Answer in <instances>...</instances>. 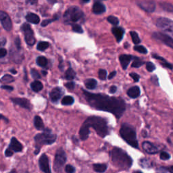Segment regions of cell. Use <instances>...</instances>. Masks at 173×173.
<instances>
[{"label": "cell", "instance_id": "15", "mask_svg": "<svg viewBox=\"0 0 173 173\" xmlns=\"http://www.w3.org/2000/svg\"><path fill=\"white\" fill-rule=\"evenodd\" d=\"M11 100L14 104L19 106L22 108H24L25 109L31 110V105L29 100L26 98H19V97H15V98H11Z\"/></svg>", "mask_w": 173, "mask_h": 173}, {"label": "cell", "instance_id": "6", "mask_svg": "<svg viewBox=\"0 0 173 173\" xmlns=\"http://www.w3.org/2000/svg\"><path fill=\"white\" fill-rule=\"evenodd\" d=\"M83 16L82 10L77 6H71L64 14V23L66 24H71L76 23L81 19Z\"/></svg>", "mask_w": 173, "mask_h": 173}, {"label": "cell", "instance_id": "28", "mask_svg": "<svg viewBox=\"0 0 173 173\" xmlns=\"http://www.w3.org/2000/svg\"><path fill=\"white\" fill-rule=\"evenodd\" d=\"M160 6L162 10H164L166 12H173V5L168 2H161L160 3Z\"/></svg>", "mask_w": 173, "mask_h": 173}, {"label": "cell", "instance_id": "24", "mask_svg": "<svg viewBox=\"0 0 173 173\" xmlns=\"http://www.w3.org/2000/svg\"><path fill=\"white\" fill-rule=\"evenodd\" d=\"M107 165L106 164H94L93 165V168L94 171L99 173H103L107 170Z\"/></svg>", "mask_w": 173, "mask_h": 173}, {"label": "cell", "instance_id": "9", "mask_svg": "<svg viewBox=\"0 0 173 173\" xmlns=\"http://www.w3.org/2000/svg\"><path fill=\"white\" fill-rule=\"evenodd\" d=\"M21 31L23 32L24 40L27 44L29 46L34 45L36 42V39L35 38L34 32L32 30L30 25L27 23H24L21 26Z\"/></svg>", "mask_w": 173, "mask_h": 173}, {"label": "cell", "instance_id": "58", "mask_svg": "<svg viewBox=\"0 0 173 173\" xmlns=\"http://www.w3.org/2000/svg\"><path fill=\"white\" fill-rule=\"evenodd\" d=\"M8 173H17V172H16V171L15 170V169H13L12 171H11L10 172H8Z\"/></svg>", "mask_w": 173, "mask_h": 173}, {"label": "cell", "instance_id": "14", "mask_svg": "<svg viewBox=\"0 0 173 173\" xmlns=\"http://www.w3.org/2000/svg\"><path fill=\"white\" fill-rule=\"evenodd\" d=\"M64 94V91L58 86L53 88L49 93L50 99L53 102H57Z\"/></svg>", "mask_w": 173, "mask_h": 173}, {"label": "cell", "instance_id": "50", "mask_svg": "<svg viewBox=\"0 0 173 173\" xmlns=\"http://www.w3.org/2000/svg\"><path fill=\"white\" fill-rule=\"evenodd\" d=\"M160 169L162 171H165L166 172L173 173V166H171V167H162L160 168Z\"/></svg>", "mask_w": 173, "mask_h": 173}, {"label": "cell", "instance_id": "22", "mask_svg": "<svg viewBox=\"0 0 173 173\" xmlns=\"http://www.w3.org/2000/svg\"><path fill=\"white\" fill-rule=\"evenodd\" d=\"M26 20L31 23L37 24L40 22V18L36 14L31 12L27 14V15L26 16Z\"/></svg>", "mask_w": 173, "mask_h": 173}, {"label": "cell", "instance_id": "13", "mask_svg": "<svg viewBox=\"0 0 173 173\" xmlns=\"http://www.w3.org/2000/svg\"><path fill=\"white\" fill-rule=\"evenodd\" d=\"M0 20H1V23L3 28L7 31H10L12 30V21L8 14L6 13L3 11L0 12Z\"/></svg>", "mask_w": 173, "mask_h": 173}, {"label": "cell", "instance_id": "60", "mask_svg": "<svg viewBox=\"0 0 173 173\" xmlns=\"http://www.w3.org/2000/svg\"><path fill=\"white\" fill-rule=\"evenodd\" d=\"M42 73H43V75H46V74H47V72H45V71H42Z\"/></svg>", "mask_w": 173, "mask_h": 173}, {"label": "cell", "instance_id": "31", "mask_svg": "<svg viewBox=\"0 0 173 173\" xmlns=\"http://www.w3.org/2000/svg\"><path fill=\"white\" fill-rule=\"evenodd\" d=\"M130 34H131V37H132L133 42L134 43L135 45H137V44H139V43H140L141 40H140V39H139V37L138 34L137 33V32H135V31H131V32H130Z\"/></svg>", "mask_w": 173, "mask_h": 173}, {"label": "cell", "instance_id": "44", "mask_svg": "<svg viewBox=\"0 0 173 173\" xmlns=\"http://www.w3.org/2000/svg\"><path fill=\"white\" fill-rule=\"evenodd\" d=\"M140 165L143 168H148L150 167V162L147 159H141L140 160Z\"/></svg>", "mask_w": 173, "mask_h": 173}, {"label": "cell", "instance_id": "39", "mask_svg": "<svg viewBox=\"0 0 173 173\" xmlns=\"http://www.w3.org/2000/svg\"><path fill=\"white\" fill-rule=\"evenodd\" d=\"M58 18H59L58 16L56 15V18H53V19H48V20H43V21L42 22V23H41V26H42V27H46L47 25H48L49 24L53 23V21H55V20L58 19Z\"/></svg>", "mask_w": 173, "mask_h": 173}, {"label": "cell", "instance_id": "45", "mask_svg": "<svg viewBox=\"0 0 173 173\" xmlns=\"http://www.w3.org/2000/svg\"><path fill=\"white\" fill-rule=\"evenodd\" d=\"M14 43H15L16 49L19 50V51H20L21 49V44H20V39L19 37H16V39H14Z\"/></svg>", "mask_w": 173, "mask_h": 173}, {"label": "cell", "instance_id": "37", "mask_svg": "<svg viewBox=\"0 0 173 173\" xmlns=\"http://www.w3.org/2000/svg\"><path fill=\"white\" fill-rule=\"evenodd\" d=\"M134 49L135 51L141 53H143V54H146L147 53V49L145 48V47L143 45H135L134 47Z\"/></svg>", "mask_w": 173, "mask_h": 173}, {"label": "cell", "instance_id": "36", "mask_svg": "<svg viewBox=\"0 0 173 173\" xmlns=\"http://www.w3.org/2000/svg\"><path fill=\"white\" fill-rule=\"evenodd\" d=\"M107 20L110 23H111L112 24L114 25V26H116V25L118 24L119 23V20L117 19L116 16H110L108 17Z\"/></svg>", "mask_w": 173, "mask_h": 173}, {"label": "cell", "instance_id": "55", "mask_svg": "<svg viewBox=\"0 0 173 173\" xmlns=\"http://www.w3.org/2000/svg\"><path fill=\"white\" fill-rule=\"evenodd\" d=\"M116 74V71H113L108 75V79H112V78H114L115 77V75Z\"/></svg>", "mask_w": 173, "mask_h": 173}, {"label": "cell", "instance_id": "19", "mask_svg": "<svg viewBox=\"0 0 173 173\" xmlns=\"http://www.w3.org/2000/svg\"><path fill=\"white\" fill-rule=\"evenodd\" d=\"M112 32L116 37V41L118 43L122 41L124 35V30L121 27H113L112 28Z\"/></svg>", "mask_w": 173, "mask_h": 173}, {"label": "cell", "instance_id": "42", "mask_svg": "<svg viewBox=\"0 0 173 173\" xmlns=\"http://www.w3.org/2000/svg\"><path fill=\"white\" fill-rule=\"evenodd\" d=\"M31 74L32 77L34 79H35L36 81H37V79H39V78H41L40 74H39V73H38V72L36 70H35V69L31 70Z\"/></svg>", "mask_w": 173, "mask_h": 173}, {"label": "cell", "instance_id": "51", "mask_svg": "<svg viewBox=\"0 0 173 173\" xmlns=\"http://www.w3.org/2000/svg\"><path fill=\"white\" fill-rule=\"evenodd\" d=\"M13 154H14V151L9 148L7 149L5 151V156L6 157H11L12 156H13Z\"/></svg>", "mask_w": 173, "mask_h": 173}, {"label": "cell", "instance_id": "61", "mask_svg": "<svg viewBox=\"0 0 173 173\" xmlns=\"http://www.w3.org/2000/svg\"><path fill=\"white\" fill-rule=\"evenodd\" d=\"M133 173H143V172H141V171H135V172H134Z\"/></svg>", "mask_w": 173, "mask_h": 173}, {"label": "cell", "instance_id": "52", "mask_svg": "<svg viewBox=\"0 0 173 173\" xmlns=\"http://www.w3.org/2000/svg\"><path fill=\"white\" fill-rule=\"evenodd\" d=\"M6 54H7V51L6 49L3 48L0 49V57H1V58H3V57H5L6 56Z\"/></svg>", "mask_w": 173, "mask_h": 173}, {"label": "cell", "instance_id": "2", "mask_svg": "<svg viewBox=\"0 0 173 173\" xmlns=\"http://www.w3.org/2000/svg\"><path fill=\"white\" fill-rule=\"evenodd\" d=\"M90 127L94 129L97 135L102 138L105 137L108 134V127L106 119L99 116H90L82 123L79 131V136L82 141L88 139Z\"/></svg>", "mask_w": 173, "mask_h": 173}, {"label": "cell", "instance_id": "10", "mask_svg": "<svg viewBox=\"0 0 173 173\" xmlns=\"http://www.w3.org/2000/svg\"><path fill=\"white\" fill-rule=\"evenodd\" d=\"M152 37L156 40L163 43L164 44L173 49V38L171 37L167 34L160 32H155L152 35Z\"/></svg>", "mask_w": 173, "mask_h": 173}, {"label": "cell", "instance_id": "3", "mask_svg": "<svg viewBox=\"0 0 173 173\" xmlns=\"http://www.w3.org/2000/svg\"><path fill=\"white\" fill-rule=\"evenodd\" d=\"M112 162L115 167L122 169L129 170L133 164V160L125 151L118 147H114L110 151Z\"/></svg>", "mask_w": 173, "mask_h": 173}, {"label": "cell", "instance_id": "11", "mask_svg": "<svg viewBox=\"0 0 173 173\" xmlns=\"http://www.w3.org/2000/svg\"><path fill=\"white\" fill-rule=\"evenodd\" d=\"M139 8L147 12H154L156 10V3L151 0H143L137 2Z\"/></svg>", "mask_w": 173, "mask_h": 173}, {"label": "cell", "instance_id": "23", "mask_svg": "<svg viewBox=\"0 0 173 173\" xmlns=\"http://www.w3.org/2000/svg\"><path fill=\"white\" fill-rule=\"evenodd\" d=\"M34 125L35 127L39 131L44 129V124H43V122L41 118L39 116H35L34 118Z\"/></svg>", "mask_w": 173, "mask_h": 173}, {"label": "cell", "instance_id": "5", "mask_svg": "<svg viewBox=\"0 0 173 173\" xmlns=\"http://www.w3.org/2000/svg\"><path fill=\"white\" fill-rule=\"evenodd\" d=\"M120 135L129 145L134 148H138L139 143L137 139V133L133 126L127 123L122 124L120 130Z\"/></svg>", "mask_w": 173, "mask_h": 173}, {"label": "cell", "instance_id": "8", "mask_svg": "<svg viewBox=\"0 0 173 173\" xmlns=\"http://www.w3.org/2000/svg\"><path fill=\"white\" fill-rule=\"evenodd\" d=\"M156 24L162 31L167 32L173 36V20L167 18H159L156 20Z\"/></svg>", "mask_w": 173, "mask_h": 173}, {"label": "cell", "instance_id": "7", "mask_svg": "<svg viewBox=\"0 0 173 173\" xmlns=\"http://www.w3.org/2000/svg\"><path fill=\"white\" fill-rule=\"evenodd\" d=\"M66 162V155L62 148H59L56 151L54 158L53 168L56 172L60 171Z\"/></svg>", "mask_w": 173, "mask_h": 173}, {"label": "cell", "instance_id": "54", "mask_svg": "<svg viewBox=\"0 0 173 173\" xmlns=\"http://www.w3.org/2000/svg\"><path fill=\"white\" fill-rule=\"evenodd\" d=\"M116 91H117V87L116 86L113 85L110 88V93H116Z\"/></svg>", "mask_w": 173, "mask_h": 173}, {"label": "cell", "instance_id": "16", "mask_svg": "<svg viewBox=\"0 0 173 173\" xmlns=\"http://www.w3.org/2000/svg\"><path fill=\"white\" fill-rule=\"evenodd\" d=\"M8 148L14 151V152H20L23 149V146L16 138L12 137L11 139Z\"/></svg>", "mask_w": 173, "mask_h": 173}, {"label": "cell", "instance_id": "59", "mask_svg": "<svg viewBox=\"0 0 173 173\" xmlns=\"http://www.w3.org/2000/svg\"><path fill=\"white\" fill-rule=\"evenodd\" d=\"M1 118H3V120H6V122H8V120H7V118H4V117H3V115H2V114L1 115Z\"/></svg>", "mask_w": 173, "mask_h": 173}, {"label": "cell", "instance_id": "40", "mask_svg": "<svg viewBox=\"0 0 173 173\" xmlns=\"http://www.w3.org/2000/svg\"><path fill=\"white\" fill-rule=\"evenodd\" d=\"M76 171L75 168L70 164H68L65 167V172L66 173H74Z\"/></svg>", "mask_w": 173, "mask_h": 173}, {"label": "cell", "instance_id": "29", "mask_svg": "<svg viewBox=\"0 0 173 173\" xmlns=\"http://www.w3.org/2000/svg\"><path fill=\"white\" fill-rule=\"evenodd\" d=\"M74 102V98L72 96L67 95L63 97V99H62V104L64 106H70L73 104Z\"/></svg>", "mask_w": 173, "mask_h": 173}, {"label": "cell", "instance_id": "4", "mask_svg": "<svg viewBox=\"0 0 173 173\" xmlns=\"http://www.w3.org/2000/svg\"><path fill=\"white\" fill-rule=\"evenodd\" d=\"M56 135L52 133L50 129H45L44 131L40 134H37L35 137V154L37 155L42 146L44 145H52L56 140Z\"/></svg>", "mask_w": 173, "mask_h": 173}, {"label": "cell", "instance_id": "57", "mask_svg": "<svg viewBox=\"0 0 173 173\" xmlns=\"http://www.w3.org/2000/svg\"><path fill=\"white\" fill-rule=\"evenodd\" d=\"M10 71V73H12L13 74H16L17 73V71L14 69H11Z\"/></svg>", "mask_w": 173, "mask_h": 173}, {"label": "cell", "instance_id": "21", "mask_svg": "<svg viewBox=\"0 0 173 173\" xmlns=\"http://www.w3.org/2000/svg\"><path fill=\"white\" fill-rule=\"evenodd\" d=\"M127 95L131 98H137L140 95V89L138 86H133L127 91Z\"/></svg>", "mask_w": 173, "mask_h": 173}, {"label": "cell", "instance_id": "41", "mask_svg": "<svg viewBox=\"0 0 173 173\" xmlns=\"http://www.w3.org/2000/svg\"><path fill=\"white\" fill-rule=\"evenodd\" d=\"M160 159L162 160H167L170 159L171 156H170V154L167 152H166V151H162V152L160 153Z\"/></svg>", "mask_w": 173, "mask_h": 173}, {"label": "cell", "instance_id": "27", "mask_svg": "<svg viewBox=\"0 0 173 173\" xmlns=\"http://www.w3.org/2000/svg\"><path fill=\"white\" fill-rule=\"evenodd\" d=\"M76 73L71 67L68 68L65 73V78L68 81H72L75 78Z\"/></svg>", "mask_w": 173, "mask_h": 173}, {"label": "cell", "instance_id": "25", "mask_svg": "<svg viewBox=\"0 0 173 173\" xmlns=\"http://www.w3.org/2000/svg\"><path fill=\"white\" fill-rule=\"evenodd\" d=\"M97 85V82L95 79L88 78L85 81V85L88 89H94Z\"/></svg>", "mask_w": 173, "mask_h": 173}, {"label": "cell", "instance_id": "34", "mask_svg": "<svg viewBox=\"0 0 173 173\" xmlns=\"http://www.w3.org/2000/svg\"><path fill=\"white\" fill-rule=\"evenodd\" d=\"M2 81L3 82H7V83H9V82H14V78L10 74H5L3 75L2 78Z\"/></svg>", "mask_w": 173, "mask_h": 173}, {"label": "cell", "instance_id": "56", "mask_svg": "<svg viewBox=\"0 0 173 173\" xmlns=\"http://www.w3.org/2000/svg\"><path fill=\"white\" fill-rule=\"evenodd\" d=\"M6 39L4 38V37L2 38V39H1V45L4 46L6 45Z\"/></svg>", "mask_w": 173, "mask_h": 173}, {"label": "cell", "instance_id": "46", "mask_svg": "<svg viewBox=\"0 0 173 173\" xmlns=\"http://www.w3.org/2000/svg\"><path fill=\"white\" fill-rule=\"evenodd\" d=\"M129 75H130V77H131L133 79V81H134L135 82H138L139 81L140 76L137 73H130Z\"/></svg>", "mask_w": 173, "mask_h": 173}, {"label": "cell", "instance_id": "32", "mask_svg": "<svg viewBox=\"0 0 173 173\" xmlns=\"http://www.w3.org/2000/svg\"><path fill=\"white\" fill-rule=\"evenodd\" d=\"M49 43L46 41H41L38 43L37 48L39 51H44L47 48H49Z\"/></svg>", "mask_w": 173, "mask_h": 173}, {"label": "cell", "instance_id": "20", "mask_svg": "<svg viewBox=\"0 0 173 173\" xmlns=\"http://www.w3.org/2000/svg\"><path fill=\"white\" fill-rule=\"evenodd\" d=\"M93 12L95 14H101L106 12V7L100 2H95L93 6Z\"/></svg>", "mask_w": 173, "mask_h": 173}, {"label": "cell", "instance_id": "26", "mask_svg": "<svg viewBox=\"0 0 173 173\" xmlns=\"http://www.w3.org/2000/svg\"><path fill=\"white\" fill-rule=\"evenodd\" d=\"M31 86L32 91L35 92H39L41 91L43 87V84L39 81H35L34 82H32L31 84Z\"/></svg>", "mask_w": 173, "mask_h": 173}, {"label": "cell", "instance_id": "49", "mask_svg": "<svg viewBox=\"0 0 173 173\" xmlns=\"http://www.w3.org/2000/svg\"><path fill=\"white\" fill-rule=\"evenodd\" d=\"M151 81L155 85H157V86L159 85V82H158V78L156 75L152 76V77H151Z\"/></svg>", "mask_w": 173, "mask_h": 173}, {"label": "cell", "instance_id": "18", "mask_svg": "<svg viewBox=\"0 0 173 173\" xmlns=\"http://www.w3.org/2000/svg\"><path fill=\"white\" fill-rule=\"evenodd\" d=\"M133 58H134V57L132 56L127 55V54H122V55L120 56L119 60H120L122 68H123L124 70L127 69L130 62L133 60Z\"/></svg>", "mask_w": 173, "mask_h": 173}, {"label": "cell", "instance_id": "48", "mask_svg": "<svg viewBox=\"0 0 173 173\" xmlns=\"http://www.w3.org/2000/svg\"><path fill=\"white\" fill-rule=\"evenodd\" d=\"M65 86H66V87L69 90H73V89H74V86H75V83L74 82L70 81V82H67V83L65 84Z\"/></svg>", "mask_w": 173, "mask_h": 173}, {"label": "cell", "instance_id": "33", "mask_svg": "<svg viewBox=\"0 0 173 173\" xmlns=\"http://www.w3.org/2000/svg\"><path fill=\"white\" fill-rule=\"evenodd\" d=\"M143 64H144L143 61L140 60L139 58H138V57H135V60H134V61H133L131 66L134 67V68H139Z\"/></svg>", "mask_w": 173, "mask_h": 173}, {"label": "cell", "instance_id": "62", "mask_svg": "<svg viewBox=\"0 0 173 173\" xmlns=\"http://www.w3.org/2000/svg\"><path fill=\"white\" fill-rule=\"evenodd\" d=\"M82 2H83V3H88V2H89V1H82Z\"/></svg>", "mask_w": 173, "mask_h": 173}, {"label": "cell", "instance_id": "17", "mask_svg": "<svg viewBox=\"0 0 173 173\" xmlns=\"http://www.w3.org/2000/svg\"><path fill=\"white\" fill-rule=\"evenodd\" d=\"M142 147L143 150L149 154H155L158 152V147L149 141H144L142 143Z\"/></svg>", "mask_w": 173, "mask_h": 173}, {"label": "cell", "instance_id": "35", "mask_svg": "<svg viewBox=\"0 0 173 173\" xmlns=\"http://www.w3.org/2000/svg\"><path fill=\"white\" fill-rule=\"evenodd\" d=\"M71 27L73 31L76 32H78V33H82L83 32V30H82L81 25L77 24H71Z\"/></svg>", "mask_w": 173, "mask_h": 173}, {"label": "cell", "instance_id": "38", "mask_svg": "<svg viewBox=\"0 0 173 173\" xmlns=\"http://www.w3.org/2000/svg\"><path fill=\"white\" fill-rule=\"evenodd\" d=\"M98 77L101 80H106L107 78V71L104 69H100L98 72Z\"/></svg>", "mask_w": 173, "mask_h": 173}, {"label": "cell", "instance_id": "30", "mask_svg": "<svg viewBox=\"0 0 173 173\" xmlns=\"http://www.w3.org/2000/svg\"><path fill=\"white\" fill-rule=\"evenodd\" d=\"M48 60L45 57L43 56H39L37 59V64L41 67H45L48 64Z\"/></svg>", "mask_w": 173, "mask_h": 173}, {"label": "cell", "instance_id": "1", "mask_svg": "<svg viewBox=\"0 0 173 173\" xmlns=\"http://www.w3.org/2000/svg\"><path fill=\"white\" fill-rule=\"evenodd\" d=\"M86 102L96 110L105 111L114 114L116 118H120L126 110L124 101L118 97H110L103 94H95L82 89Z\"/></svg>", "mask_w": 173, "mask_h": 173}, {"label": "cell", "instance_id": "43", "mask_svg": "<svg viewBox=\"0 0 173 173\" xmlns=\"http://www.w3.org/2000/svg\"><path fill=\"white\" fill-rule=\"evenodd\" d=\"M146 69L149 72H153L156 69V66H155V65L152 62H148L146 63Z\"/></svg>", "mask_w": 173, "mask_h": 173}, {"label": "cell", "instance_id": "47", "mask_svg": "<svg viewBox=\"0 0 173 173\" xmlns=\"http://www.w3.org/2000/svg\"><path fill=\"white\" fill-rule=\"evenodd\" d=\"M161 64L163 67L169 68V69H171V70L173 69V64L168 62L167 61H166V62H161Z\"/></svg>", "mask_w": 173, "mask_h": 173}, {"label": "cell", "instance_id": "53", "mask_svg": "<svg viewBox=\"0 0 173 173\" xmlns=\"http://www.w3.org/2000/svg\"><path fill=\"white\" fill-rule=\"evenodd\" d=\"M2 89H6L7 91H12L14 89L12 86H8V85H2Z\"/></svg>", "mask_w": 173, "mask_h": 173}, {"label": "cell", "instance_id": "12", "mask_svg": "<svg viewBox=\"0 0 173 173\" xmlns=\"http://www.w3.org/2000/svg\"><path fill=\"white\" fill-rule=\"evenodd\" d=\"M39 165L41 171L44 173H51L49 158L46 154H42L39 160Z\"/></svg>", "mask_w": 173, "mask_h": 173}]
</instances>
